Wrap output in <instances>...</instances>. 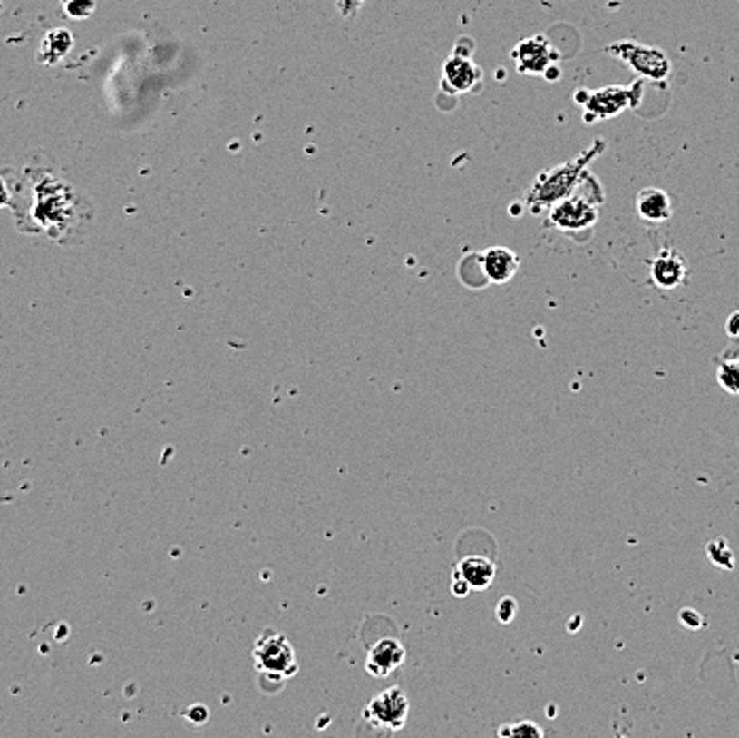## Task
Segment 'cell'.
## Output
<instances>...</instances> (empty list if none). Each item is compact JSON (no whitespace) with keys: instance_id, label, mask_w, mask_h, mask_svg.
Here are the masks:
<instances>
[{"instance_id":"6da1fadb","label":"cell","mask_w":739,"mask_h":738,"mask_svg":"<svg viewBox=\"0 0 739 738\" xmlns=\"http://www.w3.org/2000/svg\"><path fill=\"white\" fill-rule=\"evenodd\" d=\"M253 664H256L258 674L268 681H277V684H283L300 671L294 645L278 632L259 635L256 647H253Z\"/></svg>"},{"instance_id":"7a4b0ae2","label":"cell","mask_w":739,"mask_h":738,"mask_svg":"<svg viewBox=\"0 0 739 738\" xmlns=\"http://www.w3.org/2000/svg\"><path fill=\"white\" fill-rule=\"evenodd\" d=\"M408 713L410 700L406 696V692H404L400 685H394L389 687V690L376 694V696L364 706L362 719L378 732L395 734V732L406 728Z\"/></svg>"},{"instance_id":"3957f363","label":"cell","mask_w":739,"mask_h":738,"mask_svg":"<svg viewBox=\"0 0 739 738\" xmlns=\"http://www.w3.org/2000/svg\"><path fill=\"white\" fill-rule=\"evenodd\" d=\"M610 55H617L625 64H629L637 75H642L650 82H666L672 73V62L667 55L656 47L639 45L633 41H618L606 49Z\"/></svg>"},{"instance_id":"277c9868","label":"cell","mask_w":739,"mask_h":738,"mask_svg":"<svg viewBox=\"0 0 739 738\" xmlns=\"http://www.w3.org/2000/svg\"><path fill=\"white\" fill-rule=\"evenodd\" d=\"M633 88H620V85H610V88L591 92V94H579L576 98L585 104V120H610V117L623 113L627 107L636 103L633 98Z\"/></svg>"},{"instance_id":"5b68a950","label":"cell","mask_w":739,"mask_h":738,"mask_svg":"<svg viewBox=\"0 0 739 738\" xmlns=\"http://www.w3.org/2000/svg\"><path fill=\"white\" fill-rule=\"evenodd\" d=\"M549 221L561 232H580L598 221V209L587 198L569 196L552 207Z\"/></svg>"},{"instance_id":"8992f818","label":"cell","mask_w":739,"mask_h":738,"mask_svg":"<svg viewBox=\"0 0 739 738\" xmlns=\"http://www.w3.org/2000/svg\"><path fill=\"white\" fill-rule=\"evenodd\" d=\"M406 662V649L397 638H381L368 649L365 673L374 679H387Z\"/></svg>"},{"instance_id":"52a82bcc","label":"cell","mask_w":739,"mask_h":738,"mask_svg":"<svg viewBox=\"0 0 739 738\" xmlns=\"http://www.w3.org/2000/svg\"><path fill=\"white\" fill-rule=\"evenodd\" d=\"M512 58L517 60V68L525 75H546L552 68V62L557 60V54L544 36H533L514 47Z\"/></svg>"},{"instance_id":"ba28073f","label":"cell","mask_w":739,"mask_h":738,"mask_svg":"<svg viewBox=\"0 0 739 738\" xmlns=\"http://www.w3.org/2000/svg\"><path fill=\"white\" fill-rule=\"evenodd\" d=\"M688 264L685 256L678 250L666 247L652 258L650 262V279L656 288L661 290H676L678 285L686 281Z\"/></svg>"},{"instance_id":"9c48e42d","label":"cell","mask_w":739,"mask_h":738,"mask_svg":"<svg viewBox=\"0 0 739 738\" xmlns=\"http://www.w3.org/2000/svg\"><path fill=\"white\" fill-rule=\"evenodd\" d=\"M585 169V158H580L579 162L574 164H565L561 169L552 171L550 177H546L540 182V194L538 198L542 202H555L563 201L565 196L571 194V190L576 188V183L580 182V172Z\"/></svg>"},{"instance_id":"30bf717a","label":"cell","mask_w":739,"mask_h":738,"mask_svg":"<svg viewBox=\"0 0 739 738\" xmlns=\"http://www.w3.org/2000/svg\"><path fill=\"white\" fill-rule=\"evenodd\" d=\"M452 575L459 576L468 583L472 592H487L493 585L495 575H498V566L493 560L484 556H465L463 560L452 568Z\"/></svg>"},{"instance_id":"8fae6325","label":"cell","mask_w":739,"mask_h":738,"mask_svg":"<svg viewBox=\"0 0 739 738\" xmlns=\"http://www.w3.org/2000/svg\"><path fill=\"white\" fill-rule=\"evenodd\" d=\"M519 258L508 247H491L482 253V272L491 283H508L517 275Z\"/></svg>"},{"instance_id":"7c38bea8","label":"cell","mask_w":739,"mask_h":738,"mask_svg":"<svg viewBox=\"0 0 739 738\" xmlns=\"http://www.w3.org/2000/svg\"><path fill=\"white\" fill-rule=\"evenodd\" d=\"M636 211L644 221L650 224H661L672 217V201H669L667 192L659 188H646L636 198Z\"/></svg>"},{"instance_id":"4fadbf2b","label":"cell","mask_w":739,"mask_h":738,"mask_svg":"<svg viewBox=\"0 0 739 738\" xmlns=\"http://www.w3.org/2000/svg\"><path fill=\"white\" fill-rule=\"evenodd\" d=\"M444 82L455 92H470L481 82V68H478L470 58L463 55H452L444 62Z\"/></svg>"},{"instance_id":"5bb4252c","label":"cell","mask_w":739,"mask_h":738,"mask_svg":"<svg viewBox=\"0 0 739 738\" xmlns=\"http://www.w3.org/2000/svg\"><path fill=\"white\" fill-rule=\"evenodd\" d=\"M718 383L729 394H739V347L724 351L718 364Z\"/></svg>"},{"instance_id":"9a60e30c","label":"cell","mask_w":739,"mask_h":738,"mask_svg":"<svg viewBox=\"0 0 739 738\" xmlns=\"http://www.w3.org/2000/svg\"><path fill=\"white\" fill-rule=\"evenodd\" d=\"M71 45H73L71 33H66V30H52V33L45 36V41H43V49H41L43 60L45 62L60 60L62 55L71 49Z\"/></svg>"},{"instance_id":"2e32d148","label":"cell","mask_w":739,"mask_h":738,"mask_svg":"<svg viewBox=\"0 0 739 738\" xmlns=\"http://www.w3.org/2000/svg\"><path fill=\"white\" fill-rule=\"evenodd\" d=\"M707 560H710L714 566L723 568V570H733L735 568V554H733L729 547V541L726 538H714V541L707 543Z\"/></svg>"},{"instance_id":"e0dca14e","label":"cell","mask_w":739,"mask_h":738,"mask_svg":"<svg viewBox=\"0 0 739 738\" xmlns=\"http://www.w3.org/2000/svg\"><path fill=\"white\" fill-rule=\"evenodd\" d=\"M500 736H512V738H520V736H530V738H542L544 736V730L540 728V725L527 722H517L512 725H504V728H500L498 732Z\"/></svg>"},{"instance_id":"ac0fdd59","label":"cell","mask_w":739,"mask_h":738,"mask_svg":"<svg viewBox=\"0 0 739 738\" xmlns=\"http://www.w3.org/2000/svg\"><path fill=\"white\" fill-rule=\"evenodd\" d=\"M517 613H519L517 600L508 596V598H504V600H500L498 609H495V617H498L500 624H510L512 619L517 617Z\"/></svg>"},{"instance_id":"d6986e66","label":"cell","mask_w":739,"mask_h":738,"mask_svg":"<svg viewBox=\"0 0 739 738\" xmlns=\"http://www.w3.org/2000/svg\"><path fill=\"white\" fill-rule=\"evenodd\" d=\"M678 619H680V624L685 625V628H688V630H701V628H704V625H705L704 615H701L699 611L691 609V606H686V609H682Z\"/></svg>"},{"instance_id":"ffe728a7","label":"cell","mask_w":739,"mask_h":738,"mask_svg":"<svg viewBox=\"0 0 739 738\" xmlns=\"http://www.w3.org/2000/svg\"><path fill=\"white\" fill-rule=\"evenodd\" d=\"M66 11L73 17H88L94 11V0H68Z\"/></svg>"},{"instance_id":"44dd1931","label":"cell","mask_w":739,"mask_h":738,"mask_svg":"<svg viewBox=\"0 0 739 738\" xmlns=\"http://www.w3.org/2000/svg\"><path fill=\"white\" fill-rule=\"evenodd\" d=\"M451 589H452V594H455V596H459V598H463V596H468V594L472 592V589L468 587V583H465L463 579H459V576H455L452 575V579H451Z\"/></svg>"},{"instance_id":"7402d4cb","label":"cell","mask_w":739,"mask_h":738,"mask_svg":"<svg viewBox=\"0 0 739 738\" xmlns=\"http://www.w3.org/2000/svg\"><path fill=\"white\" fill-rule=\"evenodd\" d=\"M724 328H726V334H729L731 339H739V311L729 315V320H726Z\"/></svg>"},{"instance_id":"603a6c76","label":"cell","mask_w":739,"mask_h":738,"mask_svg":"<svg viewBox=\"0 0 739 738\" xmlns=\"http://www.w3.org/2000/svg\"><path fill=\"white\" fill-rule=\"evenodd\" d=\"M364 0H340V7H343L345 14H351V9H357Z\"/></svg>"},{"instance_id":"cb8c5ba5","label":"cell","mask_w":739,"mask_h":738,"mask_svg":"<svg viewBox=\"0 0 739 738\" xmlns=\"http://www.w3.org/2000/svg\"><path fill=\"white\" fill-rule=\"evenodd\" d=\"M9 201V192H7V185H5L3 179H0V207H3L5 202Z\"/></svg>"}]
</instances>
